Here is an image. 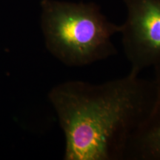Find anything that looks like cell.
<instances>
[{
    "instance_id": "1",
    "label": "cell",
    "mask_w": 160,
    "mask_h": 160,
    "mask_svg": "<svg viewBox=\"0 0 160 160\" xmlns=\"http://www.w3.org/2000/svg\"><path fill=\"white\" fill-rule=\"evenodd\" d=\"M48 99L65 136V160H125L132 139L151 115L153 79L129 72L102 83L69 80Z\"/></svg>"
},
{
    "instance_id": "2",
    "label": "cell",
    "mask_w": 160,
    "mask_h": 160,
    "mask_svg": "<svg viewBox=\"0 0 160 160\" xmlns=\"http://www.w3.org/2000/svg\"><path fill=\"white\" fill-rule=\"evenodd\" d=\"M41 28L46 48L68 67L89 65L118 53L112 38L121 25L110 21L94 2L42 0Z\"/></svg>"
},
{
    "instance_id": "4",
    "label": "cell",
    "mask_w": 160,
    "mask_h": 160,
    "mask_svg": "<svg viewBox=\"0 0 160 160\" xmlns=\"http://www.w3.org/2000/svg\"><path fill=\"white\" fill-rule=\"evenodd\" d=\"M153 71L154 105L148 119L132 139L125 160H160V67Z\"/></svg>"
},
{
    "instance_id": "3",
    "label": "cell",
    "mask_w": 160,
    "mask_h": 160,
    "mask_svg": "<svg viewBox=\"0 0 160 160\" xmlns=\"http://www.w3.org/2000/svg\"><path fill=\"white\" fill-rule=\"evenodd\" d=\"M127 11L121 25L123 51L130 72L139 75L160 67V0H122Z\"/></svg>"
}]
</instances>
